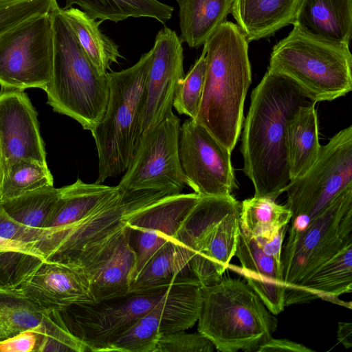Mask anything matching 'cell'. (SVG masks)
I'll list each match as a JSON object with an SVG mask.
<instances>
[{
    "mask_svg": "<svg viewBox=\"0 0 352 352\" xmlns=\"http://www.w3.org/2000/svg\"><path fill=\"white\" fill-rule=\"evenodd\" d=\"M240 210L232 195L201 197L177 230L192 252L191 275L202 286L220 279L234 256Z\"/></svg>",
    "mask_w": 352,
    "mask_h": 352,
    "instance_id": "obj_8",
    "label": "cell"
},
{
    "mask_svg": "<svg viewBox=\"0 0 352 352\" xmlns=\"http://www.w3.org/2000/svg\"><path fill=\"white\" fill-rule=\"evenodd\" d=\"M212 342L199 331L193 333L185 330L161 336L154 352H212Z\"/></svg>",
    "mask_w": 352,
    "mask_h": 352,
    "instance_id": "obj_38",
    "label": "cell"
},
{
    "mask_svg": "<svg viewBox=\"0 0 352 352\" xmlns=\"http://www.w3.org/2000/svg\"><path fill=\"white\" fill-rule=\"evenodd\" d=\"M338 341L346 349L352 346V323L338 322L337 331Z\"/></svg>",
    "mask_w": 352,
    "mask_h": 352,
    "instance_id": "obj_44",
    "label": "cell"
},
{
    "mask_svg": "<svg viewBox=\"0 0 352 352\" xmlns=\"http://www.w3.org/2000/svg\"><path fill=\"white\" fill-rule=\"evenodd\" d=\"M313 352L314 351L306 346L287 340L277 339L272 337L261 345L256 352Z\"/></svg>",
    "mask_w": 352,
    "mask_h": 352,
    "instance_id": "obj_41",
    "label": "cell"
},
{
    "mask_svg": "<svg viewBox=\"0 0 352 352\" xmlns=\"http://www.w3.org/2000/svg\"><path fill=\"white\" fill-rule=\"evenodd\" d=\"M19 289L43 310L96 304L85 272L58 261H45Z\"/></svg>",
    "mask_w": 352,
    "mask_h": 352,
    "instance_id": "obj_18",
    "label": "cell"
},
{
    "mask_svg": "<svg viewBox=\"0 0 352 352\" xmlns=\"http://www.w3.org/2000/svg\"><path fill=\"white\" fill-rule=\"evenodd\" d=\"M78 5L89 16L102 21L118 22L129 17L153 18L164 23L173 7L158 0H65L64 9Z\"/></svg>",
    "mask_w": 352,
    "mask_h": 352,
    "instance_id": "obj_28",
    "label": "cell"
},
{
    "mask_svg": "<svg viewBox=\"0 0 352 352\" xmlns=\"http://www.w3.org/2000/svg\"><path fill=\"white\" fill-rule=\"evenodd\" d=\"M153 50L133 66L107 72L109 99L106 112L91 131L98 157L96 183L125 172L142 135L141 112Z\"/></svg>",
    "mask_w": 352,
    "mask_h": 352,
    "instance_id": "obj_7",
    "label": "cell"
},
{
    "mask_svg": "<svg viewBox=\"0 0 352 352\" xmlns=\"http://www.w3.org/2000/svg\"><path fill=\"white\" fill-rule=\"evenodd\" d=\"M34 330L37 336L34 352L88 351L86 345L67 327L60 311L46 310L42 322Z\"/></svg>",
    "mask_w": 352,
    "mask_h": 352,
    "instance_id": "obj_34",
    "label": "cell"
},
{
    "mask_svg": "<svg viewBox=\"0 0 352 352\" xmlns=\"http://www.w3.org/2000/svg\"><path fill=\"white\" fill-rule=\"evenodd\" d=\"M201 197L195 192L166 196L129 217L126 223L136 252L131 284L153 255L175 235Z\"/></svg>",
    "mask_w": 352,
    "mask_h": 352,
    "instance_id": "obj_16",
    "label": "cell"
},
{
    "mask_svg": "<svg viewBox=\"0 0 352 352\" xmlns=\"http://www.w3.org/2000/svg\"><path fill=\"white\" fill-rule=\"evenodd\" d=\"M234 256L241 267L231 266L241 274L266 308L274 315L285 309L286 286L282 262L265 254L256 242L239 228Z\"/></svg>",
    "mask_w": 352,
    "mask_h": 352,
    "instance_id": "obj_19",
    "label": "cell"
},
{
    "mask_svg": "<svg viewBox=\"0 0 352 352\" xmlns=\"http://www.w3.org/2000/svg\"><path fill=\"white\" fill-rule=\"evenodd\" d=\"M352 186V126L335 134L324 146L311 168L289 182L287 208L292 212L291 226L305 227L329 202Z\"/></svg>",
    "mask_w": 352,
    "mask_h": 352,
    "instance_id": "obj_10",
    "label": "cell"
},
{
    "mask_svg": "<svg viewBox=\"0 0 352 352\" xmlns=\"http://www.w3.org/2000/svg\"><path fill=\"white\" fill-rule=\"evenodd\" d=\"M58 195L59 188L47 186L0 202L15 220L31 228L43 229Z\"/></svg>",
    "mask_w": 352,
    "mask_h": 352,
    "instance_id": "obj_32",
    "label": "cell"
},
{
    "mask_svg": "<svg viewBox=\"0 0 352 352\" xmlns=\"http://www.w3.org/2000/svg\"><path fill=\"white\" fill-rule=\"evenodd\" d=\"M300 0H231V14L249 42L292 24Z\"/></svg>",
    "mask_w": 352,
    "mask_h": 352,
    "instance_id": "obj_22",
    "label": "cell"
},
{
    "mask_svg": "<svg viewBox=\"0 0 352 352\" xmlns=\"http://www.w3.org/2000/svg\"><path fill=\"white\" fill-rule=\"evenodd\" d=\"M37 116L24 91L1 89L0 144L3 170L21 158L47 164Z\"/></svg>",
    "mask_w": 352,
    "mask_h": 352,
    "instance_id": "obj_17",
    "label": "cell"
},
{
    "mask_svg": "<svg viewBox=\"0 0 352 352\" xmlns=\"http://www.w3.org/2000/svg\"><path fill=\"white\" fill-rule=\"evenodd\" d=\"M352 292V243L345 245L295 286L285 291V306L321 298L351 309L338 297Z\"/></svg>",
    "mask_w": 352,
    "mask_h": 352,
    "instance_id": "obj_20",
    "label": "cell"
},
{
    "mask_svg": "<svg viewBox=\"0 0 352 352\" xmlns=\"http://www.w3.org/2000/svg\"><path fill=\"white\" fill-rule=\"evenodd\" d=\"M292 217L286 206L268 197L254 196L241 203L239 228L245 235L260 243L287 226Z\"/></svg>",
    "mask_w": 352,
    "mask_h": 352,
    "instance_id": "obj_29",
    "label": "cell"
},
{
    "mask_svg": "<svg viewBox=\"0 0 352 352\" xmlns=\"http://www.w3.org/2000/svg\"><path fill=\"white\" fill-rule=\"evenodd\" d=\"M182 41L164 28L158 32L152 47L141 112V129L148 131L173 113L175 96L184 77Z\"/></svg>",
    "mask_w": 352,
    "mask_h": 352,
    "instance_id": "obj_15",
    "label": "cell"
},
{
    "mask_svg": "<svg viewBox=\"0 0 352 352\" xmlns=\"http://www.w3.org/2000/svg\"><path fill=\"white\" fill-rule=\"evenodd\" d=\"M191 258L190 249L173 236L148 260L131 284L129 293L166 288L180 278H193L190 271Z\"/></svg>",
    "mask_w": 352,
    "mask_h": 352,
    "instance_id": "obj_23",
    "label": "cell"
},
{
    "mask_svg": "<svg viewBox=\"0 0 352 352\" xmlns=\"http://www.w3.org/2000/svg\"><path fill=\"white\" fill-rule=\"evenodd\" d=\"M314 102L300 107L287 127L286 145L289 182L304 175L317 160L322 146Z\"/></svg>",
    "mask_w": 352,
    "mask_h": 352,
    "instance_id": "obj_24",
    "label": "cell"
},
{
    "mask_svg": "<svg viewBox=\"0 0 352 352\" xmlns=\"http://www.w3.org/2000/svg\"><path fill=\"white\" fill-rule=\"evenodd\" d=\"M202 292L197 330L217 351L256 352L272 337L276 318L244 281L221 276Z\"/></svg>",
    "mask_w": 352,
    "mask_h": 352,
    "instance_id": "obj_5",
    "label": "cell"
},
{
    "mask_svg": "<svg viewBox=\"0 0 352 352\" xmlns=\"http://www.w3.org/2000/svg\"><path fill=\"white\" fill-rule=\"evenodd\" d=\"M37 336L34 328L0 341V352H34Z\"/></svg>",
    "mask_w": 352,
    "mask_h": 352,
    "instance_id": "obj_40",
    "label": "cell"
},
{
    "mask_svg": "<svg viewBox=\"0 0 352 352\" xmlns=\"http://www.w3.org/2000/svg\"><path fill=\"white\" fill-rule=\"evenodd\" d=\"M46 310L19 289H0V341L41 324Z\"/></svg>",
    "mask_w": 352,
    "mask_h": 352,
    "instance_id": "obj_31",
    "label": "cell"
},
{
    "mask_svg": "<svg viewBox=\"0 0 352 352\" xmlns=\"http://www.w3.org/2000/svg\"><path fill=\"white\" fill-rule=\"evenodd\" d=\"M135 262L136 252L130 236L117 248L90 283L91 292L96 304L129 293Z\"/></svg>",
    "mask_w": 352,
    "mask_h": 352,
    "instance_id": "obj_30",
    "label": "cell"
},
{
    "mask_svg": "<svg viewBox=\"0 0 352 352\" xmlns=\"http://www.w3.org/2000/svg\"><path fill=\"white\" fill-rule=\"evenodd\" d=\"M179 155L187 186L199 195L228 196L237 187L231 152L190 118L180 127Z\"/></svg>",
    "mask_w": 352,
    "mask_h": 352,
    "instance_id": "obj_14",
    "label": "cell"
},
{
    "mask_svg": "<svg viewBox=\"0 0 352 352\" xmlns=\"http://www.w3.org/2000/svg\"><path fill=\"white\" fill-rule=\"evenodd\" d=\"M294 24L317 37L349 45L352 0H300Z\"/></svg>",
    "mask_w": 352,
    "mask_h": 352,
    "instance_id": "obj_21",
    "label": "cell"
},
{
    "mask_svg": "<svg viewBox=\"0 0 352 352\" xmlns=\"http://www.w3.org/2000/svg\"><path fill=\"white\" fill-rule=\"evenodd\" d=\"M39 253L0 252V289H19L45 261Z\"/></svg>",
    "mask_w": 352,
    "mask_h": 352,
    "instance_id": "obj_35",
    "label": "cell"
},
{
    "mask_svg": "<svg viewBox=\"0 0 352 352\" xmlns=\"http://www.w3.org/2000/svg\"><path fill=\"white\" fill-rule=\"evenodd\" d=\"M53 59L50 12L15 25L0 34L1 88L43 89L52 78Z\"/></svg>",
    "mask_w": 352,
    "mask_h": 352,
    "instance_id": "obj_11",
    "label": "cell"
},
{
    "mask_svg": "<svg viewBox=\"0 0 352 352\" xmlns=\"http://www.w3.org/2000/svg\"><path fill=\"white\" fill-rule=\"evenodd\" d=\"M206 69V52L203 50L179 85L173 100V107L179 114L195 120L200 105Z\"/></svg>",
    "mask_w": 352,
    "mask_h": 352,
    "instance_id": "obj_36",
    "label": "cell"
},
{
    "mask_svg": "<svg viewBox=\"0 0 352 352\" xmlns=\"http://www.w3.org/2000/svg\"><path fill=\"white\" fill-rule=\"evenodd\" d=\"M290 80L269 69L253 89L243 122V170L255 197L274 201L289 182L286 135L289 120L311 103Z\"/></svg>",
    "mask_w": 352,
    "mask_h": 352,
    "instance_id": "obj_1",
    "label": "cell"
},
{
    "mask_svg": "<svg viewBox=\"0 0 352 352\" xmlns=\"http://www.w3.org/2000/svg\"><path fill=\"white\" fill-rule=\"evenodd\" d=\"M287 229L288 225L283 226L272 238L256 243L265 254L281 261L282 245Z\"/></svg>",
    "mask_w": 352,
    "mask_h": 352,
    "instance_id": "obj_42",
    "label": "cell"
},
{
    "mask_svg": "<svg viewBox=\"0 0 352 352\" xmlns=\"http://www.w3.org/2000/svg\"><path fill=\"white\" fill-rule=\"evenodd\" d=\"M118 192L116 186L87 184L78 179L59 188L58 198L44 226L55 228L72 224L86 217Z\"/></svg>",
    "mask_w": 352,
    "mask_h": 352,
    "instance_id": "obj_25",
    "label": "cell"
},
{
    "mask_svg": "<svg viewBox=\"0 0 352 352\" xmlns=\"http://www.w3.org/2000/svg\"><path fill=\"white\" fill-rule=\"evenodd\" d=\"M3 174V155L1 151V146L0 144V183L1 182Z\"/></svg>",
    "mask_w": 352,
    "mask_h": 352,
    "instance_id": "obj_45",
    "label": "cell"
},
{
    "mask_svg": "<svg viewBox=\"0 0 352 352\" xmlns=\"http://www.w3.org/2000/svg\"><path fill=\"white\" fill-rule=\"evenodd\" d=\"M272 49L269 70L292 80L311 102L332 101L352 89L349 45L331 42L294 24Z\"/></svg>",
    "mask_w": 352,
    "mask_h": 352,
    "instance_id": "obj_6",
    "label": "cell"
},
{
    "mask_svg": "<svg viewBox=\"0 0 352 352\" xmlns=\"http://www.w3.org/2000/svg\"><path fill=\"white\" fill-rule=\"evenodd\" d=\"M180 120L173 113L142 133L132 160L117 186L121 191L182 193L187 185L179 155Z\"/></svg>",
    "mask_w": 352,
    "mask_h": 352,
    "instance_id": "obj_12",
    "label": "cell"
},
{
    "mask_svg": "<svg viewBox=\"0 0 352 352\" xmlns=\"http://www.w3.org/2000/svg\"><path fill=\"white\" fill-rule=\"evenodd\" d=\"M53 183L47 164L27 158L16 160L3 170L0 201L43 186H53Z\"/></svg>",
    "mask_w": 352,
    "mask_h": 352,
    "instance_id": "obj_33",
    "label": "cell"
},
{
    "mask_svg": "<svg viewBox=\"0 0 352 352\" xmlns=\"http://www.w3.org/2000/svg\"><path fill=\"white\" fill-rule=\"evenodd\" d=\"M56 0H0V34L30 19L50 13Z\"/></svg>",
    "mask_w": 352,
    "mask_h": 352,
    "instance_id": "obj_37",
    "label": "cell"
},
{
    "mask_svg": "<svg viewBox=\"0 0 352 352\" xmlns=\"http://www.w3.org/2000/svg\"><path fill=\"white\" fill-rule=\"evenodd\" d=\"M61 12L89 59L100 74L105 75L120 55L118 45L100 32L98 27L102 21H96L76 8H61Z\"/></svg>",
    "mask_w": 352,
    "mask_h": 352,
    "instance_id": "obj_27",
    "label": "cell"
},
{
    "mask_svg": "<svg viewBox=\"0 0 352 352\" xmlns=\"http://www.w3.org/2000/svg\"><path fill=\"white\" fill-rule=\"evenodd\" d=\"M54 59L44 87L53 110L91 131L102 120L109 99L107 74H100L82 49L57 1L51 9Z\"/></svg>",
    "mask_w": 352,
    "mask_h": 352,
    "instance_id": "obj_4",
    "label": "cell"
},
{
    "mask_svg": "<svg viewBox=\"0 0 352 352\" xmlns=\"http://www.w3.org/2000/svg\"><path fill=\"white\" fill-rule=\"evenodd\" d=\"M181 39L190 47L204 45L231 12V0H177Z\"/></svg>",
    "mask_w": 352,
    "mask_h": 352,
    "instance_id": "obj_26",
    "label": "cell"
},
{
    "mask_svg": "<svg viewBox=\"0 0 352 352\" xmlns=\"http://www.w3.org/2000/svg\"><path fill=\"white\" fill-rule=\"evenodd\" d=\"M203 50L206 69L194 121L232 152L241 134L245 99L252 82L248 41L236 24L224 21L206 41Z\"/></svg>",
    "mask_w": 352,
    "mask_h": 352,
    "instance_id": "obj_2",
    "label": "cell"
},
{
    "mask_svg": "<svg viewBox=\"0 0 352 352\" xmlns=\"http://www.w3.org/2000/svg\"><path fill=\"white\" fill-rule=\"evenodd\" d=\"M281 253L288 290L352 243V186L334 197L302 228L291 226Z\"/></svg>",
    "mask_w": 352,
    "mask_h": 352,
    "instance_id": "obj_9",
    "label": "cell"
},
{
    "mask_svg": "<svg viewBox=\"0 0 352 352\" xmlns=\"http://www.w3.org/2000/svg\"><path fill=\"white\" fill-rule=\"evenodd\" d=\"M45 228L27 226L10 216L0 202V237L23 243L39 242Z\"/></svg>",
    "mask_w": 352,
    "mask_h": 352,
    "instance_id": "obj_39",
    "label": "cell"
},
{
    "mask_svg": "<svg viewBox=\"0 0 352 352\" xmlns=\"http://www.w3.org/2000/svg\"><path fill=\"white\" fill-rule=\"evenodd\" d=\"M166 196L170 195L161 191L118 189L115 196L82 219L60 228H45L35 245L46 261L78 267L91 283L131 236L129 217Z\"/></svg>",
    "mask_w": 352,
    "mask_h": 352,
    "instance_id": "obj_3",
    "label": "cell"
},
{
    "mask_svg": "<svg viewBox=\"0 0 352 352\" xmlns=\"http://www.w3.org/2000/svg\"><path fill=\"white\" fill-rule=\"evenodd\" d=\"M201 284L182 278L168 296L140 318L111 346V351L154 352L162 335L192 327L201 310Z\"/></svg>",
    "mask_w": 352,
    "mask_h": 352,
    "instance_id": "obj_13",
    "label": "cell"
},
{
    "mask_svg": "<svg viewBox=\"0 0 352 352\" xmlns=\"http://www.w3.org/2000/svg\"><path fill=\"white\" fill-rule=\"evenodd\" d=\"M8 250L42 254L34 243H23L0 237V252Z\"/></svg>",
    "mask_w": 352,
    "mask_h": 352,
    "instance_id": "obj_43",
    "label": "cell"
}]
</instances>
